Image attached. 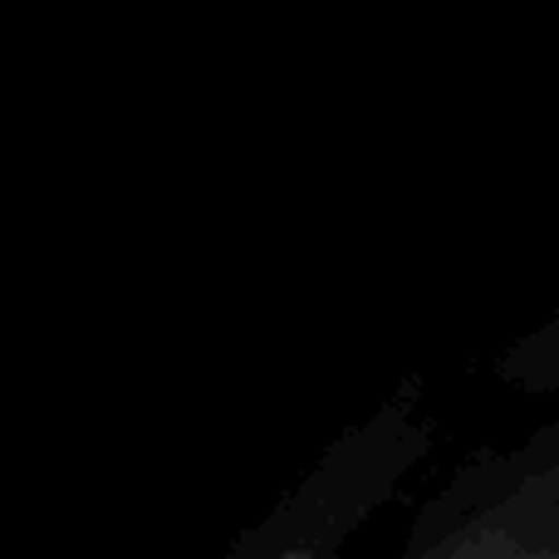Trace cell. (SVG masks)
<instances>
[{"mask_svg":"<svg viewBox=\"0 0 559 559\" xmlns=\"http://www.w3.org/2000/svg\"><path fill=\"white\" fill-rule=\"evenodd\" d=\"M403 559H559V423L466 456L417 511Z\"/></svg>","mask_w":559,"mask_h":559,"instance_id":"1","label":"cell"},{"mask_svg":"<svg viewBox=\"0 0 559 559\" xmlns=\"http://www.w3.org/2000/svg\"><path fill=\"white\" fill-rule=\"evenodd\" d=\"M496 373L521 388H535V393H559V324H545V329H535L531 338H521V344L501 358Z\"/></svg>","mask_w":559,"mask_h":559,"instance_id":"3","label":"cell"},{"mask_svg":"<svg viewBox=\"0 0 559 559\" xmlns=\"http://www.w3.org/2000/svg\"><path fill=\"white\" fill-rule=\"evenodd\" d=\"M432 447V423L417 397H393L368 423L344 432L324 462L289 491L255 531L231 545L251 559H314L344 550V540L403 486V476Z\"/></svg>","mask_w":559,"mask_h":559,"instance_id":"2","label":"cell"}]
</instances>
